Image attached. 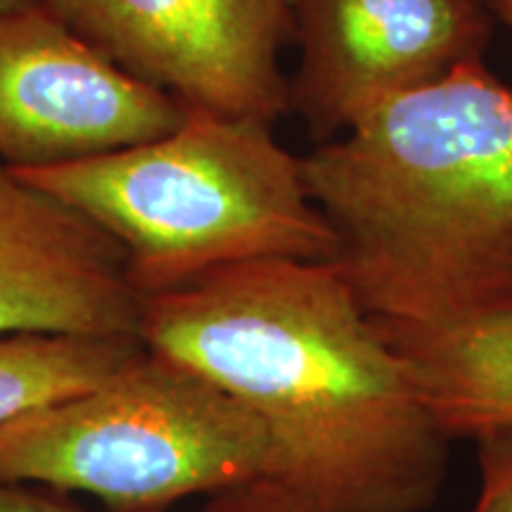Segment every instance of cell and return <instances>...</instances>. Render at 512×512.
Wrapping results in <instances>:
<instances>
[{
  "instance_id": "6da1fadb",
  "label": "cell",
  "mask_w": 512,
  "mask_h": 512,
  "mask_svg": "<svg viewBox=\"0 0 512 512\" xmlns=\"http://www.w3.org/2000/svg\"><path fill=\"white\" fill-rule=\"evenodd\" d=\"M138 339L242 403L273 479L337 512H427L451 437L328 261L261 259L140 299Z\"/></svg>"
},
{
  "instance_id": "7a4b0ae2",
  "label": "cell",
  "mask_w": 512,
  "mask_h": 512,
  "mask_svg": "<svg viewBox=\"0 0 512 512\" xmlns=\"http://www.w3.org/2000/svg\"><path fill=\"white\" fill-rule=\"evenodd\" d=\"M299 159L368 316L448 328L512 309V88L482 57Z\"/></svg>"
},
{
  "instance_id": "3957f363",
  "label": "cell",
  "mask_w": 512,
  "mask_h": 512,
  "mask_svg": "<svg viewBox=\"0 0 512 512\" xmlns=\"http://www.w3.org/2000/svg\"><path fill=\"white\" fill-rule=\"evenodd\" d=\"M15 174L117 242L140 299L245 261L337 254L302 159L261 119L185 110L162 138Z\"/></svg>"
},
{
  "instance_id": "277c9868",
  "label": "cell",
  "mask_w": 512,
  "mask_h": 512,
  "mask_svg": "<svg viewBox=\"0 0 512 512\" xmlns=\"http://www.w3.org/2000/svg\"><path fill=\"white\" fill-rule=\"evenodd\" d=\"M273 477V446L233 396L143 349L98 387L0 430V479L88 494L110 512H166Z\"/></svg>"
},
{
  "instance_id": "5b68a950",
  "label": "cell",
  "mask_w": 512,
  "mask_h": 512,
  "mask_svg": "<svg viewBox=\"0 0 512 512\" xmlns=\"http://www.w3.org/2000/svg\"><path fill=\"white\" fill-rule=\"evenodd\" d=\"M188 110L273 124L287 105L290 0H38Z\"/></svg>"
},
{
  "instance_id": "8992f818",
  "label": "cell",
  "mask_w": 512,
  "mask_h": 512,
  "mask_svg": "<svg viewBox=\"0 0 512 512\" xmlns=\"http://www.w3.org/2000/svg\"><path fill=\"white\" fill-rule=\"evenodd\" d=\"M185 110L38 0L0 12V162L10 169L81 162L162 138Z\"/></svg>"
},
{
  "instance_id": "52a82bcc",
  "label": "cell",
  "mask_w": 512,
  "mask_h": 512,
  "mask_svg": "<svg viewBox=\"0 0 512 512\" xmlns=\"http://www.w3.org/2000/svg\"><path fill=\"white\" fill-rule=\"evenodd\" d=\"M299 48L287 105L332 140L375 107L479 60L491 38L484 0H290Z\"/></svg>"
},
{
  "instance_id": "ba28073f",
  "label": "cell",
  "mask_w": 512,
  "mask_h": 512,
  "mask_svg": "<svg viewBox=\"0 0 512 512\" xmlns=\"http://www.w3.org/2000/svg\"><path fill=\"white\" fill-rule=\"evenodd\" d=\"M119 245L0 162V335L138 337Z\"/></svg>"
},
{
  "instance_id": "9c48e42d",
  "label": "cell",
  "mask_w": 512,
  "mask_h": 512,
  "mask_svg": "<svg viewBox=\"0 0 512 512\" xmlns=\"http://www.w3.org/2000/svg\"><path fill=\"white\" fill-rule=\"evenodd\" d=\"M377 325L451 441L512 430V309L448 328Z\"/></svg>"
},
{
  "instance_id": "30bf717a",
  "label": "cell",
  "mask_w": 512,
  "mask_h": 512,
  "mask_svg": "<svg viewBox=\"0 0 512 512\" xmlns=\"http://www.w3.org/2000/svg\"><path fill=\"white\" fill-rule=\"evenodd\" d=\"M143 349L138 337L0 335V430L34 408L98 387Z\"/></svg>"
},
{
  "instance_id": "8fae6325",
  "label": "cell",
  "mask_w": 512,
  "mask_h": 512,
  "mask_svg": "<svg viewBox=\"0 0 512 512\" xmlns=\"http://www.w3.org/2000/svg\"><path fill=\"white\" fill-rule=\"evenodd\" d=\"M200 512H337L273 477L235 484L207 496Z\"/></svg>"
},
{
  "instance_id": "7c38bea8",
  "label": "cell",
  "mask_w": 512,
  "mask_h": 512,
  "mask_svg": "<svg viewBox=\"0 0 512 512\" xmlns=\"http://www.w3.org/2000/svg\"><path fill=\"white\" fill-rule=\"evenodd\" d=\"M472 441L482 477L475 512H512V430H491Z\"/></svg>"
},
{
  "instance_id": "4fadbf2b",
  "label": "cell",
  "mask_w": 512,
  "mask_h": 512,
  "mask_svg": "<svg viewBox=\"0 0 512 512\" xmlns=\"http://www.w3.org/2000/svg\"><path fill=\"white\" fill-rule=\"evenodd\" d=\"M0 512H91L48 486L0 479Z\"/></svg>"
},
{
  "instance_id": "5bb4252c",
  "label": "cell",
  "mask_w": 512,
  "mask_h": 512,
  "mask_svg": "<svg viewBox=\"0 0 512 512\" xmlns=\"http://www.w3.org/2000/svg\"><path fill=\"white\" fill-rule=\"evenodd\" d=\"M489 10L512 31V0H489Z\"/></svg>"
},
{
  "instance_id": "9a60e30c",
  "label": "cell",
  "mask_w": 512,
  "mask_h": 512,
  "mask_svg": "<svg viewBox=\"0 0 512 512\" xmlns=\"http://www.w3.org/2000/svg\"><path fill=\"white\" fill-rule=\"evenodd\" d=\"M29 3H34V0H0V12L22 8V5H29Z\"/></svg>"
},
{
  "instance_id": "2e32d148",
  "label": "cell",
  "mask_w": 512,
  "mask_h": 512,
  "mask_svg": "<svg viewBox=\"0 0 512 512\" xmlns=\"http://www.w3.org/2000/svg\"><path fill=\"white\" fill-rule=\"evenodd\" d=\"M484 3H486V5H489V0H484Z\"/></svg>"
}]
</instances>
